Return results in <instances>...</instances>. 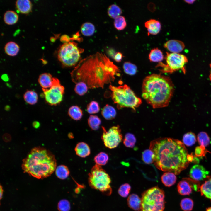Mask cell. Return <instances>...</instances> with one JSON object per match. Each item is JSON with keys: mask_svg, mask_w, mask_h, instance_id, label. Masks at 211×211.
Masks as SVG:
<instances>
[{"mask_svg": "<svg viewBox=\"0 0 211 211\" xmlns=\"http://www.w3.org/2000/svg\"><path fill=\"white\" fill-rule=\"evenodd\" d=\"M123 67L125 72L129 75H134L137 72L136 66L130 62H124Z\"/></svg>", "mask_w": 211, "mask_h": 211, "instance_id": "f35d334b", "label": "cell"}, {"mask_svg": "<svg viewBox=\"0 0 211 211\" xmlns=\"http://www.w3.org/2000/svg\"><path fill=\"white\" fill-rule=\"evenodd\" d=\"M185 2L189 4H192L195 1V0H186L185 1Z\"/></svg>", "mask_w": 211, "mask_h": 211, "instance_id": "c3c4849f", "label": "cell"}, {"mask_svg": "<svg viewBox=\"0 0 211 211\" xmlns=\"http://www.w3.org/2000/svg\"><path fill=\"white\" fill-rule=\"evenodd\" d=\"M174 90L173 84L169 77L153 74L144 79L142 95L153 108H161L168 105Z\"/></svg>", "mask_w": 211, "mask_h": 211, "instance_id": "3957f363", "label": "cell"}, {"mask_svg": "<svg viewBox=\"0 0 211 211\" xmlns=\"http://www.w3.org/2000/svg\"><path fill=\"white\" fill-rule=\"evenodd\" d=\"M109 157L106 153L101 152H100L94 158V161L96 164L102 166L106 165L108 162Z\"/></svg>", "mask_w": 211, "mask_h": 211, "instance_id": "836d02e7", "label": "cell"}, {"mask_svg": "<svg viewBox=\"0 0 211 211\" xmlns=\"http://www.w3.org/2000/svg\"><path fill=\"white\" fill-rule=\"evenodd\" d=\"M185 47L183 42L176 40H169L164 45V47L172 53H179L184 49Z\"/></svg>", "mask_w": 211, "mask_h": 211, "instance_id": "5bb4252c", "label": "cell"}, {"mask_svg": "<svg viewBox=\"0 0 211 211\" xmlns=\"http://www.w3.org/2000/svg\"><path fill=\"white\" fill-rule=\"evenodd\" d=\"M87 110L90 114H94L98 113L100 110V107L98 103L95 101H91L87 105Z\"/></svg>", "mask_w": 211, "mask_h": 211, "instance_id": "60d3db41", "label": "cell"}, {"mask_svg": "<svg viewBox=\"0 0 211 211\" xmlns=\"http://www.w3.org/2000/svg\"><path fill=\"white\" fill-rule=\"evenodd\" d=\"M200 190L202 195L211 199V177L201 185Z\"/></svg>", "mask_w": 211, "mask_h": 211, "instance_id": "83f0119b", "label": "cell"}, {"mask_svg": "<svg viewBox=\"0 0 211 211\" xmlns=\"http://www.w3.org/2000/svg\"><path fill=\"white\" fill-rule=\"evenodd\" d=\"M174 173L166 172L162 175L161 179L162 183L166 186L169 187L173 185L176 182L177 177Z\"/></svg>", "mask_w": 211, "mask_h": 211, "instance_id": "ffe728a7", "label": "cell"}, {"mask_svg": "<svg viewBox=\"0 0 211 211\" xmlns=\"http://www.w3.org/2000/svg\"><path fill=\"white\" fill-rule=\"evenodd\" d=\"M136 142V139L133 134L127 133L125 135L123 143L126 147L133 148Z\"/></svg>", "mask_w": 211, "mask_h": 211, "instance_id": "74e56055", "label": "cell"}, {"mask_svg": "<svg viewBox=\"0 0 211 211\" xmlns=\"http://www.w3.org/2000/svg\"><path fill=\"white\" fill-rule=\"evenodd\" d=\"M149 60L154 62H161L164 59V55L162 52L158 48L152 49L149 55Z\"/></svg>", "mask_w": 211, "mask_h": 211, "instance_id": "cb8c5ba5", "label": "cell"}, {"mask_svg": "<svg viewBox=\"0 0 211 211\" xmlns=\"http://www.w3.org/2000/svg\"><path fill=\"white\" fill-rule=\"evenodd\" d=\"M114 25L115 28L118 30H123L127 25L125 18L121 16L116 18L114 20Z\"/></svg>", "mask_w": 211, "mask_h": 211, "instance_id": "8d00e7d4", "label": "cell"}, {"mask_svg": "<svg viewBox=\"0 0 211 211\" xmlns=\"http://www.w3.org/2000/svg\"><path fill=\"white\" fill-rule=\"evenodd\" d=\"M109 89L112 99L119 109L127 107L135 110L142 103L141 99L126 84L118 86L110 85Z\"/></svg>", "mask_w": 211, "mask_h": 211, "instance_id": "5b68a950", "label": "cell"}, {"mask_svg": "<svg viewBox=\"0 0 211 211\" xmlns=\"http://www.w3.org/2000/svg\"><path fill=\"white\" fill-rule=\"evenodd\" d=\"M42 89L45 101L50 105L56 106L62 101L65 89L57 78H54L53 84L50 88Z\"/></svg>", "mask_w": 211, "mask_h": 211, "instance_id": "30bf717a", "label": "cell"}, {"mask_svg": "<svg viewBox=\"0 0 211 211\" xmlns=\"http://www.w3.org/2000/svg\"><path fill=\"white\" fill-rule=\"evenodd\" d=\"M80 31L84 35L86 36H91L94 33L95 27L94 25L90 22H85L81 25Z\"/></svg>", "mask_w": 211, "mask_h": 211, "instance_id": "4316f807", "label": "cell"}, {"mask_svg": "<svg viewBox=\"0 0 211 211\" xmlns=\"http://www.w3.org/2000/svg\"><path fill=\"white\" fill-rule=\"evenodd\" d=\"M101 114L104 118L107 120L114 119L116 115V112L114 108L108 104H106L103 108Z\"/></svg>", "mask_w": 211, "mask_h": 211, "instance_id": "44dd1931", "label": "cell"}, {"mask_svg": "<svg viewBox=\"0 0 211 211\" xmlns=\"http://www.w3.org/2000/svg\"><path fill=\"white\" fill-rule=\"evenodd\" d=\"M129 207L135 211H139L141 205V200L139 197L135 194L130 195L127 200Z\"/></svg>", "mask_w": 211, "mask_h": 211, "instance_id": "d6986e66", "label": "cell"}, {"mask_svg": "<svg viewBox=\"0 0 211 211\" xmlns=\"http://www.w3.org/2000/svg\"><path fill=\"white\" fill-rule=\"evenodd\" d=\"M55 173L58 178L63 180L68 177L70 172L67 167L64 165H61L56 167Z\"/></svg>", "mask_w": 211, "mask_h": 211, "instance_id": "f1b7e54d", "label": "cell"}, {"mask_svg": "<svg viewBox=\"0 0 211 211\" xmlns=\"http://www.w3.org/2000/svg\"><path fill=\"white\" fill-rule=\"evenodd\" d=\"M75 151L77 156L82 158L87 156L91 153L89 145L83 142H79L76 144Z\"/></svg>", "mask_w": 211, "mask_h": 211, "instance_id": "ac0fdd59", "label": "cell"}, {"mask_svg": "<svg viewBox=\"0 0 211 211\" xmlns=\"http://www.w3.org/2000/svg\"><path fill=\"white\" fill-rule=\"evenodd\" d=\"M71 38L69 37L67 35H64L62 36L61 37V40L62 41H63V42H65V43L68 42H70V40H71Z\"/></svg>", "mask_w": 211, "mask_h": 211, "instance_id": "f6af8a7d", "label": "cell"}, {"mask_svg": "<svg viewBox=\"0 0 211 211\" xmlns=\"http://www.w3.org/2000/svg\"><path fill=\"white\" fill-rule=\"evenodd\" d=\"M120 70L105 54L97 52L81 60L70 73L72 82H82L89 89L103 88L120 76Z\"/></svg>", "mask_w": 211, "mask_h": 211, "instance_id": "6da1fadb", "label": "cell"}, {"mask_svg": "<svg viewBox=\"0 0 211 211\" xmlns=\"http://www.w3.org/2000/svg\"><path fill=\"white\" fill-rule=\"evenodd\" d=\"M209 174L202 166L196 164L193 165L190 169L189 176L192 179L197 181H200L206 178Z\"/></svg>", "mask_w": 211, "mask_h": 211, "instance_id": "4fadbf2b", "label": "cell"}, {"mask_svg": "<svg viewBox=\"0 0 211 211\" xmlns=\"http://www.w3.org/2000/svg\"><path fill=\"white\" fill-rule=\"evenodd\" d=\"M0 199L1 200V199L2 198V197L3 196V188L1 186V185H0Z\"/></svg>", "mask_w": 211, "mask_h": 211, "instance_id": "7dc6e473", "label": "cell"}, {"mask_svg": "<svg viewBox=\"0 0 211 211\" xmlns=\"http://www.w3.org/2000/svg\"><path fill=\"white\" fill-rule=\"evenodd\" d=\"M23 98L26 103L30 105H33L37 102L38 96L37 93L35 91L29 90L24 93Z\"/></svg>", "mask_w": 211, "mask_h": 211, "instance_id": "d4e9b609", "label": "cell"}, {"mask_svg": "<svg viewBox=\"0 0 211 211\" xmlns=\"http://www.w3.org/2000/svg\"><path fill=\"white\" fill-rule=\"evenodd\" d=\"M103 133L101 139L106 147L110 149L116 148L122 140L121 130L119 125L113 126L107 131L102 127Z\"/></svg>", "mask_w": 211, "mask_h": 211, "instance_id": "8fae6325", "label": "cell"}, {"mask_svg": "<svg viewBox=\"0 0 211 211\" xmlns=\"http://www.w3.org/2000/svg\"><path fill=\"white\" fill-rule=\"evenodd\" d=\"M164 191L158 187L148 189L142 194L141 207L139 211H164Z\"/></svg>", "mask_w": 211, "mask_h": 211, "instance_id": "8992f818", "label": "cell"}, {"mask_svg": "<svg viewBox=\"0 0 211 211\" xmlns=\"http://www.w3.org/2000/svg\"><path fill=\"white\" fill-rule=\"evenodd\" d=\"M88 180L91 188L108 195L111 193L110 178L100 166L96 164L92 167L88 174Z\"/></svg>", "mask_w": 211, "mask_h": 211, "instance_id": "52a82bcc", "label": "cell"}, {"mask_svg": "<svg viewBox=\"0 0 211 211\" xmlns=\"http://www.w3.org/2000/svg\"><path fill=\"white\" fill-rule=\"evenodd\" d=\"M210 72L209 77L210 80L211 81V63L210 64Z\"/></svg>", "mask_w": 211, "mask_h": 211, "instance_id": "681fc988", "label": "cell"}, {"mask_svg": "<svg viewBox=\"0 0 211 211\" xmlns=\"http://www.w3.org/2000/svg\"><path fill=\"white\" fill-rule=\"evenodd\" d=\"M123 55L120 52H117L115 55L113 57L114 60L117 62H120L122 58Z\"/></svg>", "mask_w": 211, "mask_h": 211, "instance_id": "ee69618b", "label": "cell"}, {"mask_svg": "<svg viewBox=\"0 0 211 211\" xmlns=\"http://www.w3.org/2000/svg\"><path fill=\"white\" fill-rule=\"evenodd\" d=\"M197 140L200 147L204 148L207 147L209 144L210 139L207 134L204 132H200L198 135Z\"/></svg>", "mask_w": 211, "mask_h": 211, "instance_id": "4dcf8cb0", "label": "cell"}, {"mask_svg": "<svg viewBox=\"0 0 211 211\" xmlns=\"http://www.w3.org/2000/svg\"><path fill=\"white\" fill-rule=\"evenodd\" d=\"M88 89L86 84L82 82H80L76 84L74 90L77 94L81 96L87 92Z\"/></svg>", "mask_w": 211, "mask_h": 211, "instance_id": "d590c367", "label": "cell"}, {"mask_svg": "<svg viewBox=\"0 0 211 211\" xmlns=\"http://www.w3.org/2000/svg\"><path fill=\"white\" fill-rule=\"evenodd\" d=\"M22 168L24 173L38 179L47 177L55 170L57 162L54 154L45 148H33L23 159Z\"/></svg>", "mask_w": 211, "mask_h": 211, "instance_id": "277c9868", "label": "cell"}, {"mask_svg": "<svg viewBox=\"0 0 211 211\" xmlns=\"http://www.w3.org/2000/svg\"><path fill=\"white\" fill-rule=\"evenodd\" d=\"M54 78L50 73H44L39 75L38 81L42 89H48L52 86Z\"/></svg>", "mask_w": 211, "mask_h": 211, "instance_id": "9a60e30c", "label": "cell"}, {"mask_svg": "<svg viewBox=\"0 0 211 211\" xmlns=\"http://www.w3.org/2000/svg\"><path fill=\"white\" fill-rule=\"evenodd\" d=\"M196 141L195 134L191 132L185 134L183 138V143L187 146H191L193 145Z\"/></svg>", "mask_w": 211, "mask_h": 211, "instance_id": "d6a6232c", "label": "cell"}, {"mask_svg": "<svg viewBox=\"0 0 211 211\" xmlns=\"http://www.w3.org/2000/svg\"><path fill=\"white\" fill-rule=\"evenodd\" d=\"M107 12L109 16L115 19L120 15L122 11L121 8L118 5L113 4L109 6Z\"/></svg>", "mask_w": 211, "mask_h": 211, "instance_id": "f546056e", "label": "cell"}, {"mask_svg": "<svg viewBox=\"0 0 211 211\" xmlns=\"http://www.w3.org/2000/svg\"><path fill=\"white\" fill-rule=\"evenodd\" d=\"M18 16L15 11L8 10L5 13L4 16V20L5 23L9 25L14 24L17 22Z\"/></svg>", "mask_w": 211, "mask_h": 211, "instance_id": "7402d4cb", "label": "cell"}, {"mask_svg": "<svg viewBox=\"0 0 211 211\" xmlns=\"http://www.w3.org/2000/svg\"><path fill=\"white\" fill-rule=\"evenodd\" d=\"M88 122L89 127L92 130H97L99 127L101 121L98 116L90 115L88 118Z\"/></svg>", "mask_w": 211, "mask_h": 211, "instance_id": "1f68e13d", "label": "cell"}, {"mask_svg": "<svg viewBox=\"0 0 211 211\" xmlns=\"http://www.w3.org/2000/svg\"><path fill=\"white\" fill-rule=\"evenodd\" d=\"M180 205L181 209L184 211H190L193 209L194 203L191 199L185 198L181 200Z\"/></svg>", "mask_w": 211, "mask_h": 211, "instance_id": "e575fe53", "label": "cell"}, {"mask_svg": "<svg viewBox=\"0 0 211 211\" xmlns=\"http://www.w3.org/2000/svg\"><path fill=\"white\" fill-rule=\"evenodd\" d=\"M84 50L79 47L74 42L63 44L58 51L57 57L62 66L66 67L77 64L80 60L81 54Z\"/></svg>", "mask_w": 211, "mask_h": 211, "instance_id": "ba28073f", "label": "cell"}, {"mask_svg": "<svg viewBox=\"0 0 211 211\" xmlns=\"http://www.w3.org/2000/svg\"><path fill=\"white\" fill-rule=\"evenodd\" d=\"M165 57L166 64L161 62L157 67L162 68L161 72L163 73H172L176 71L181 70L184 74L186 72L185 64L188 62L187 57L184 55L176 53H166Z\"/></svg>", "mask_w": 211, "mask_h": 211, "instance_id": "9c48e42d", "label": "cell"}, {"mask_svg": "<svg viewBox=\"0 0 211 211\" xmlns=\"http://www.w3.org/2000/svg\"><path fill=\"white\" fill-rule=\"evenodd\" d=\"M142 159L145 163L149 164L153 162L154 154L150 149H147L142 153Z\"/></svg>", "mask_w": 211, "mask_h": 211, "instance_id": "ab89813d", "label": "cell"}, {"mask_svg": "<svg viewBox=\"0 0 211 211\" xmlns=\"http://www.w3.org/2000/svg\"><path fill=\"white\" fill-rule=\"evenodd\" d=\"M68 114L72 119L75 120H80L83 115L82 110L76 106L70 107L68 110Z\"/></svg>", "mask_w": 211, "mask_h": 211, "instance_id": "484cf974", "label": "cell"}, {"mask_svg": "<svg viewBox=\"0 0 211 211\" xmlns=\"http://www.w3.org/2000/svg\"><path fill=\"white\" fill-rule=\"evenodd\" d=\"M198 181L189 178H183L178 184V193L181 195H186L192 193V189L197 191L198 188Z\"/></svg>", "mask_w": 211, "mask_h": 211, "instance_id": "7c38bea8", "label": "cell"}, {"mask_svg": "<svg viewBox=\"0 0 211 211\" xmlns=\"http://www.w3.org/2000/svg\"><path fill=\"white\" fill-rule=\"evenodd\" d=\"M59 211H69L70 204L69 201L66 199H62L59 201L57 205Z\"/></svg>", "mask_w": 211, "mask_h": 211, "instance_id": "7bdbcfd3", "label": "cell"}, {"mask_svg": "<svg viewBox=\"0 0 211 211\" xmlns=\"http://www.w3.org/2000/svg\"><path fill=\"white\" fill-rule=\"evenodd\" d=\"M206 211H211V207H209L206 209Z\"/></svg>", "mask_w": 211, "mask_h": 211, "instance_id": "f907efd6", "label": "cell"}, {"mask_svg": "<svg viewBox=\"0 0 211 211\" xmlns=\"http://www.w3.org/2000/svg\"><path fill=\"white\" fill-rule=\"evenodd\" d=\"M79 33H77L76 34L74 35L72 38H71V40H76L78 41H80L81 40V38L79 37Z\"/></svg>", "mask_w": 211, "mask_h": 211, "instance_id": "bcb514c9", "label": "cell"}, {"mask_svg": "<svg viewBox=\"0 0 211 211\" xmlns=\"http://www.w3.org/2000/svg\"><path fill=\"white\" fill-rule=\"evenodd\" d=\"M154 154L153 162L158 169L178 175L188 166L192 158L183 143L173 138L164 137L150 143Z\"/></svg>", "mask_w": 211, "mask_h": 211, "instance_id": "7a4b0ae2", "label": "cell"}, {"mask_svg": "<svg viewBox=\"0 0 211 211\" xmlns=\"http://www.w3.org/2000/svg\"><path fill=\"white\" fill-rule=\"evenodd\" d=\"M19 50V47L18 45L12 41L7 43L4 47V50L6 54L11 56L16 55Z\"/></svg>", "mask_w": 211, "mask_h": 211, "instance_id": "603a6c76", "label": "cell"}, {"mask_svg": "<svg viewBox=\"0 0 211 211\" xmlns=\"http://www.w3.org/2000/svg\"><path fill=\"white\" fill-rule=\"evenodd\" d=\"M144 25L147 29L148 33L151 35H157L161 29L160 23L155 19H151L147 21Z\"/></svg>", "mask_w": 211, "mask_h": 211, "instance_id": "2e32d148", "label": "cell"}, {"mask_svg": "<svg viewBox=\"0 0 211 211\" xmlns=\"http://www.w3.org/2000/svg\"><path fill=\"white\" fill-rule=\"evenodd\" d=\"M131 189V187L130 184L125 183L120 186L118 190V192L121 196L125 198L128 195Z\"/></svg>", "mask_w": 211, "mask_h": 211, "instance_id": "b9f144b4", "label": "cell"}, {"mask_svg": "<svg viewBox=\"0 0 211 211\" xmlns=\"http://www.w3.org/2000/svg\"><path fill=\"white\" fill-rule=\"evenodd\" d=\"M16 6L19 12L22 14H28L32 9V4L29 0H17L16 2Z\"/></svg>", "mask_w": 211, "mask_h": 211, "instance_id": "e0dca14e", "label": "cell"}]
</instances>
